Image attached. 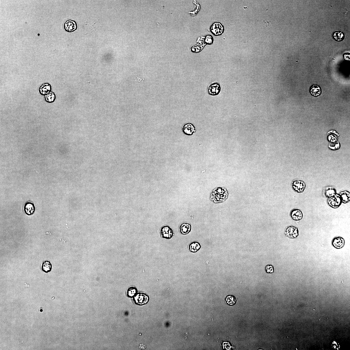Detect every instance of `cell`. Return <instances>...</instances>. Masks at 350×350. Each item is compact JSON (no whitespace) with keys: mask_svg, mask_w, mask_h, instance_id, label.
<instances>
[{"mask_svg":"<svg viewBox=\"0 0 350 350\" xmlns=\"http://www.w3.org/2000/svg\"><path fill=\"white\" fill-rule=\"evenodd\" d=\"M228 196V191L226 188L218 187L212 191L210 199L211 202L214 203H220L226 201Z\"/></svg>","mask_w":350,"mask_h":350,"instance_id":"cell-1","label":"cell"},{"mask_svg":"<svg viewBox=\"0 0 350 350\" xmlns=\"http://www.w3.org/2000/svg\"><path fill=\"white\" fill-rule=\"evenodd\" d=\"M328 202L330 207L336 209L340 207L342 203L340 194L333 193L330 195L328 199Z\"/></svg>","mask_w":350,"mask_h":350,"instance_id":"cell-2","label":"cell"},{"mask_svg":"<svg viewBox=\"0 0 350 350\" xmlns=\"http://www.w3.org/2000/svg\"><path fill=\"white\" fill-rule=\"evenodd\" d=\"M210 32L215 36L222 35L224 32V27L220 22H215L210 27Z\"/></svg>","mask_w":350,"mask_h":350,"instance_id":"cell-3","label":"cell"},{"mask_svg":"<svg viewBox=\"0 0 350 350\" xmlns=\"http://www.w3.org/2000/svg\"><path fill=\"white\" fill-rule=\"evenodd\" d=\"M221 90L220 84L218 83H214L211 84L208 87V92L210 95L217 96L221 92Z\"/></svg>","mask_w":350,"mask_h":350,"instance_id":"cell-4","label":"cell"},{"mask_svg":"<svg viewBox=\"0 0 350 350\" xmlns=\"http://www.w3.org/2000/svg\"><path fill=\"white\" fill-rule=\"evenodd\" d=\"M285 235L291 239L296 238L299 235L298 228L294 226H290L287 227L285 231Z\"/></svg>","mask_w":350,"mask_h":350,"instance_id":"cell-5","label":"cell"},{"mask_svg":"<svg viewBox=\"0 0 350 350\" xmlns=\"http://www.w3.org/2000/svg\"><path fill=\"white\" fill-rule=\"evenodd\" d=\"M293 189L298 193H303L306 188V184L303 181L297 180L294 181L292 185Z\"/></svg>","mask_w":350,"mask_h":350,"instance_id":"cell-6","label":"cell"},{"mask_svg":"<svg viewBox=\"0 0 350 350\" xmlns=\"http://www.w3.org/2000/svg\"><path fill=\"white\" fill-rule=\"evenodd\" d=\"M161 233L162 238L167 239H171L173 235V231L168 226L162 227L161 229Z\"/></svg>","mask_w":350,"mask_h":350,"instance_id":"cell-7","label":"cell"},{"mask_svg":"<svg viewBox=\"0 0 350 350\" xmlns=\"http://www.w3.org/2000/svg\"><path fill=\"white\" fill-rule=\"evenodd\" d=\"M64 28L67 32L71 33L74 32L77 29V23L74 21L69 20L65 23Z\"/></svg>","mask_w":350,"mask_h":350,"instance_id":"cell-8","label":"cell"},{"mask_svg":"<svg viewBox=\"0 0 350 350\" xmlns=\"http://www.w3.org/2000/svg\"><path fill=\"white\" fill-rule=\"evenodd\" d=\"M345 244L344 239L340 236L334 237L332 242V246L337 249H340L342 248L344 246Z\"/></svg>","mask_w":350,"mask_h":350,"instance_id":"cell-9","label":"cell"},{"mask_svg":"<svg viewBox=\"0 0 350 350\" xmlns=\"http://www.w3.org/2000/svg\"><path fill=\"white\" fill-rule=\"evenodd\" d=\"M182 131L183 133L185 135L191 136L195 132L196 129L192 124L187 123L184 126Z\"/></svg>","mask_w":350,"mask_h":350,"instance_id":"cell-10","label":"cell"},{"mask_svg":"<svg viewBox=\"0 0 350 350\" xmlns=\"http://www.w3.org/2000/svg\"><path fill=\"white\" fill-rule=\"evenodd\" d=\"M137 304H143L147 303L149 300V297L146 294L143 293H139L134 298Z\"/></svg>","mask_w":350,"mask_h":350,"instance_id":"cell-11","label":"cell"},{"mask_svg":"<svg viewBox=\"0 0 350 350\" xmlns=\"http://www.w3.org/2000/svg\"><path fill=\"white\" fill-rule=\"evenodd\" d=\"M290 215L292 219L295 221L301 220L303 217L302 211L298 209L292 210L291 212Z\"/></svg>","mask_w":350,"mask_h":350,"instance_id":"cell-12","label":"cell"},{"mask_svg":"<svg viewBox=\"0 0 350 350\" xmlns=\"http://www.w3.org/2000/svg\"><path fill=\"white\" fill-rule=\"evenodd\" d=\"M192 226L190 224L188 223H183L181 225L179 228L180 233L183 235H186L189 234L191 230Z\"/></svg>","mask_w":350,"mask_h":350,"instance_id":"cell-13","label":"cell"},{"mask_svg":"<svg viewBox=\"0 0 350 350\" xmlns=\"http://www.w3.org/2000/svg\"><path fill=\"white\" fill-rule=\"evenodd\" d=\"M35 206L34 204L31 202H27L24 206L25 213L28 215H33L35 211Z\"/></svg>","mask_w":350,"mask_h":350,"instance_id":"cell-14","label":"cell"},{"mask_svg":"<svg viewBox=\"0 0 350 350\" xmlns=\"http://www.w3.org/2000/svg\"><path fill=\"white\" fill-rule=\"evenodd\" d=\"M51 85L48 83H45L40 87L39 91L41 95L45 96L51 92Z\"/></svg>","mask_w":350,"mask_h":350,"instance_id":"cell-15","label":"cell"},{"mask_svg":"<svg viewBox=\"0 0 350 350\" xmlns=\"http://www.w3.org/2000/svg\"><path fill=\"white\" fill-rule=\"evenodd\" d=\"M342 203L346 204L350 201V193L347 190L341 191L340 194Z\"/></svg>","mask_w":350,"mask_h":350,"instance_id":"cell-16","label":"cell"},{"mask_svg":"<svg viewBox=\"0 0 350 350\" xmlns=\"http://www.w3.org/2000/svg\"><path fill=\"white\" fill-rule=\"evenodd\" d=\"M333 39L336 41L341 42L343 41L345 38V35L344 33L340 31H336L332 35Z\"/></svg>","mask_w":350,"mask_h":350,"instance_id":"cell-17","label":"cell"},{"mask_svg":"<svg viewBox=\"0 0 350 350\" xmlns=\"http://www.w3.org/2000/svg\"><path fill=\"white\" fill-rule=\"evenodd\" d=\"M201 248V244L197 242H192L189 246V249L190 251L193 253H197Z\"/></svg>","mask_w":350,"mask_h":350,"instance_id":"cell-18","label":"cell"},{"mask_svg":"<svg viewBox=\"0 0 350 350\" xmlns=\"http://www.w3.org/2000/svg\"><path fill=\"white\" fill-rule=\"evenodd\" d=\"M52 269V265L51 262L47 260L44 262L42 265V270L45 273H48L51 272Z\"/></svg>","mask_w":350,"mask_h":350,"instance_id":"cell-19","label":"cell"},{"mask_svg":"<svg viewBox=\"0 0 350 350\" xmlns=\"http://www.w3.org/2000/svg\"><path fill=\"white\" fill-rule=\"evenodd\" d=\"M311 95L314 96L316 97L319 96L321 94L320 88L317 85L312 86L311 90Z\"/></svg>","mask_w":350,"mask_h":350,"instance_id":"cell-20","label":"cell"},{"mask_svg":"<svg viewBox=\"0 0 350 350\" xmlns=\"http://www.w3.org/2000/svg\"><path fill=\"white\" fill-rule=\"evenodd\" d=\"M55 98V96L54 93L51 92L45 96L46 100L48 103H52L54 102Z\"/></svg>","mask_w":350,"mask_h":350,"instance_id":"cell-21","label":"cell"},{"mask_svg":"<svg viewBox=\"0 0 350 350\" xmlns=\"http://www.w3.org/2000/svg\"><path fill=\"white\" fill-rule=\"evenodd\" d=\"M226 301V303L230 305H233L235 304L236 302V299L235 297L232 295H229L227 297Z\"/></svg>","mask_w":350,"mask_h":350,"instance_id":"cell-22","label":"cell"},{"mask_svg":"<svg viewBox=\"0 0 350 350\" xmlns=\"http://www.w3.org/2000/svg\"><path fill=\"white\" fill-rule=\"evenodd\" d=\"M137 292V290L135 287H130L128 290L127 295L129 297H132L136 294Z\"/></svg>","mask_w":350,"mask_h":350,"instance_id":"cell-23","label":"cell"},{"mask_svg":"<svg viewBox=\"0 0 350 350\" xmlns=\"http://www.w3.org/2000/svg\"><path fill=\"white\" fill-rule=\"evenodd\" d=\"M214 39L213 37L210 35H207L205 36V42L206 44L211 45L213 43Z\"/></svg>","mask_w":350,"mask_h":350,"instance_id":"cell-24","label":"cell"},{"mask_svg":"<svg viewBox=\"0 0 350 350\" xmlns=\"http://www.w3.org/2000/svg\"><path fill=\"white\" fill-rule=\"evenodd\" d=\"M199 45H196L192 47L191 50L192 52L193 53H199L201 51V50L203 49Z\"/></svg>","mask_w":350,"mask_h":350,"instance_id":"cell-25","label":"cell"},{"mask_svg":"<svg viewBox=\"0 0 350 350\" xmlns=\"http://www.w3.org/2000/svg\"><path fill=\"white\" fill-rule=\"evenodd\" d=\"M265 270L267 273H272L274 272V268L271 265H267L265 267Z\"/></svg>","mask_w":350,"mask_h":350,"instance_id":"cell-26","label":"cell"}]
</instances>
